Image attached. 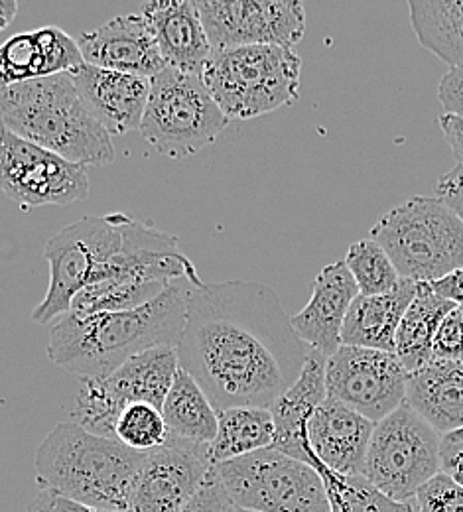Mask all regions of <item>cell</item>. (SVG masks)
<instances>
[{
	"instance_id": "6da1fadb",
	"label": "cell",
	"mask_w": 463,
	"mask_h": 512,
	"mask_svg": "<svg viewBox=\"0 0 463 512\" xmlns=\"http://www.w3.org/2000/svg\"><path fill=\"white\" fill-rule=\"evenodd\" d=\"M310 353L270 286L227 280L192 288L178 345L180 367L217 412L270 408L298 381Z\"/></svg>"
},
{
	"instance_id": "7a4b0ae2",
	"label": "cell",
	"mask_w": 463,
	"mask_h": 512,
	"mask_svg": "<svg viewBox=\"0 0 463 512\" xmlns=\"http://www.w3.org/2000/svg\"><path fill=\"white\" fill-rule=\"evenodd\" d=\"M192 288V282L178 280L136 310L69 312L50 329L48 359L81 379H89L111 375L148 349H178Z\"/></svg>"
},
{
	"instance_id": "3957f363",
	"label": "cell",
	"mask_w": 463,
	"mask_h": 512,
	"mask_svg": "<svg viewBox=\"0 0 463 512\" xmlns=\"http://www.w3.org/2000/svg\"><path fill=\"white\" fill-rule=\"evenodd\" d=\"M144 453L119 440L87 432L75 422L58 424L36 451L40 491L101 509L127 511Z\"/></svg>"
},
{
	"instance_id": "277c9868",
	"label": "cell",
	"mask_w": 463,
	"mask_h": 512,
	"mask_svg": "<svg viewBox=\"0 0 463 512\" xmlns=\"http://www.w3.org/2000/svg\"><path fill=\"white\" fill-rule=\"evenodd\" d=\"M0 115L4 128L69 162H115L111 134L89 113L69 73L2 87Z\"/></svg>"
},
{
	"instance_id": "5b68a950",
	"label": "cell",
	"mask_w": 463,
	"mask_h": 512,
	"mask_svg": "<svg viewBox=\"0 0 463 512\" xmlns=\"http://www.w3.org/2000/svg\"><path fill=\"white\" fill-rule=\"evenodd\" d=\"M300 73L290 48L241 46L213 52L201 77L229 121H249L298 101Z\"/></svg>"
},
{
	"instance_id": "8992f818",
	"label": "cell",
	"mask_w": 463,
	"mask_h": 512,
	"mask_svg": "<svg viewBox=\"0 0 463 512\" xmlns=\"http://www.w3.org/2000/svg\"><path fill=\"white\" fill-rule=\"evenodd\" d=\"M400 278L436 282L463 268V221L438 197H412L385 213L371 229Z\"/></svg>"
},
{
	"instance_id": "52a82bcc",
	"label": "cell",
	"mask_w": 463,
	"mask_h": 512,
	"mask_svg": "<svg viewBox=\"0 0 463 512\" xmlns=\"http://www.w3.org/2000/svg\"><path fill=\"white\" fill-rule=\"evenodd\" d=\"M150 83L140 134L162 156L172 160L194 156L229 125L201 75L166 67Z\"/></svg>"
},
{
	"instance_id": "ba28073f",
	"label": "cell",
	"mask_w": 463,
	"mask_h": 512,
	"mask_svg": "<svg viewBox=\"0 0 463 512\" xmlns=\"http://www.w3.org/2000/svg\"><path fill=\"white\" fill-rule=\"evenodd\" d=\"M213 471L237 509L253 512H331L322 475L276 448L261 449Z\"/></svg>"
},
{
	"instance_id": "9c48e42d",
	"label": "cell",
	"mask_w": 463,
	"mask_h": 512,
	"mask_svg": "<svg viewBox=\"0 0 463 512\" xmlns=\"http://www.w3.org/2000/svg\"><path fill=\"white\" fill-rule=\"evenodd\" d=\"M442 436L406 402L377 422L363 477L383 495L410 503L442 473Z\"/></svg>"
},
{
	"instance_id": "30bf717a",
	"label": "cell",
	"mask_w": 463,
	"mask_h": 512,
	"mask_svg": "<svg viewBox=\"0 0 463 512\" xmlns=\"http://www.w3.org/2000/svg\"><path fill=\"white\" fill-rule=\"evenodd\" d=\"M178 369L180 355L176 347H154L129 359L107 377L81 379L73 410L75 424L91 434L117 440L115 428L123 410L138 402L162 410Z\"/></svg>"
},
{
	"instance_id": "8fae6325",
	"label": "cell",
	"mask_w": 463,
	"mask_h": 512,
	"mask_svg": "<svg viewBox=\"0 0 463 512\" xmlns=\"http://www.w3.org/2000/svg\"><path fill=\"white\" fill-rule=\"evenodd\" d=\"M123 225L125 213L83 217L46 243L50 286L32 320L48 323L71 312L73 300L93 282L97 270L121 251Z\"/></svg>"
},
{
	"instance_id": "7c38bea8",
	"label": "cell",
	"mask_w": 463,
	"mask_h": 512,
	"mask_svg": "<svg viewBox=\"0 0 463 512\" xmlns=\"http://www.w3.org/2000/svg\"><path fill=\"white\" fill-rule=\"evenodd\" d=\"M0 186L20 209L67 207L89 195L85 166L69 162L2 127Z\"/></svg>"
},
{
	"instance_id": "4fadbf2b",
	"label": "cell",
	"mask_w": 463,
	"mask_h": 512,
	"mask_svg": "<svg viewBox=\"0 0 463 512\" xmlns=\"http://www.w3.org/2000/svg\"><path fill=\"white\" fill-rule=\"evenodd\" d=\"M408 379L397 353L365 347L341 345L326 367L328 396L375 424L406 402Z\"/></svg>"
},
{
	"instance_id": "5bb4252c",
	"label": "cell",
	"mask_w": 463,
	"mask_h": 512,
	"mask_svg": "<svg viewBox=\"0 0 463 512\" xmlns=\"http://www.w3.org/2000/svg\"><path fill=\"white\" fill-rule=\"evenodd\" d=\"M198 6L213 52L241 46L294 50L306 32V8L294 0H199Z\"/></svg>"
},
{
	"instance_id": "9a60e30c",
	"label": "cell",
	"mask_w": 463,
	"mask_h": 512,
	"mask_svg": "<svg viewBox=\"0 0 463 512\" xmlns=\"http://www.w3.org/2000/svg\"><path fill=\"white\" fill-rule=\"evenodd\" d=\"M209 448L168 440L144 453L129 512H182L209 481Z\"/></svg>"
},
{
	"instance_id": "2e32d148",
	"label": "cell",
	"mask_w": 463,
	"mask_h": 512,
	"mask_svg": "<svg viewBox=\"0 0 463 512\" xmlns=\"http://www.w3.org/2000/svg\"><path fill=\"white\" fill-rule=\"evenodd\" d=\"M375 426L373 420L328 396L308 424L314 469L326 467L341 477H361Z\"/></svg>"
},
{
	"instance_id": "e0dca14e",
	"label": "cell",
	"mask_w": 463,
	"mask_h": 512,
	"mask_svg": "<svg viewBox=\"0 0 463 512\" xmlns=\"http://www.w3.org/2000/svg\"><path fill=\"white\" fill-rule=\"evenodd\" d=\"M85 64L152 79L166 69L142 14H123L77 38Z\"/></svg>"
},
{
	"instance_id": "ac0fdd59",
	"label": "cell",
	"mask_w": 463,
	"mask_h": 512,
	"mask_svg": "<svg viewBox=\"0 0 463 512\" xmlns=\"http://www.w3.org/2000/svg\"><path fill=\"white\" fill-rule=\"evenodd\" d=\"M69 75L89 113L109 134L140 130L150 99V79L89 64Z\"/></svg>"
},
{
	"instance_id": "d6986e66",
	"label": "cell",
	"mask_w": 463,
	"mask_h": 512,
	"mask_svg": "<svg viewBox=\"0 0 463 512\" xmlns=\"http://www.w3.org/2000/svg\"><path fill=\"white\" fill-rule=\"evenodd\" d=\"M361 296L345 260L326 264L314 280L308 306L292 316V325L310 349L333 357L341 349V331L353 302Z\"/></svg>"
},
{
	"instance_id": "ffe728a7",
	"label": "cell",
	"mask_w": 463,
	"mask_h": 512,
	"mask_svg": "<svg viewBox=\"0 0 463 512\" xmlns=\"http://www.w3.org/2000/svg\"><path fill=\"white\" fill-rule=\"evenodd\" d=\"M140 14L146 18L166 67L190 75H203L213 56L196 0L144 2Z\"/></svg>"
},
{
	"instance_id": "44dd1931",
	"label": "cell",
	"mask_w": 463,
	"mask_h": 512,
	"mask_svg": "<svg viewBox=\"0 0 463 512\" xmlns=\"http://www.w3.org/2000/svg\"><path fill=\"white\" fill-rule=\"evenodd\" d=\"M85 64L75 38L56 26L22 32L4 42L0 50L2 87L34 79L71 73Z\"/></svg>"
},
{
	"instance_id": "7402d4cb",
	"label": "cell",
	"mask_w": 463,
	"mask_h": 512,
	"mask_svg": "<svg viewBox=\"0 0 463 512\" xmlns=\"http://www.w3.org/2000/svg\"><path fill=\"white\" fill-rule=\"evenodd\" d=\"M326 367L328 357L312 349L298 381L270 406L276 428L272 448L306 461L312 467L316 457L308 440V424L320 404L328 398Z\"/></svg>"
},
{
	"instance_id": "603a6c76",
	"label": "cell",
	"mask_w": 463,
	"mask_h": 512,
	"mask_svg": "<svg viewBox=\"0 0 463 512\" xmlns=\"http://www.w3.org/2000/svg\"><path fill=\"white\" fill-rule=\"evenodd\" d=\"M406 404L440 436L463 428V361L434 359L410 373Z\"/></svg>"
},
{
	"instance_id": "cb8c5ba5",
	"label": "cell",
	"mask_w": 463,
	"mask_h": 512,
	"mask_svg": "<svg viewBox=\"0 0 463 512\" xmlns=\"http://www.w3.org/2000/svg\"><path fill=\"white\" fill-rule=\"evenodd\" d=\"M418 284L402 278L389 294L359 296L347 314L341 345L395 353L398 325L418 294Z\"/></svg>"
},
{
	"instance_id": "d4e9b609",
	"label": "cell",
	"mask_w": 463,
	"mask_h": 512,
	"mask_svg": "<svg viewBox=\"0 0 463 512\" xmlns=\"http://www.w3.org/2000/svg\"><path fill=\"white\" fill-rule=\"evenodd\" d=\"M162 414L172 442L209 448L217 436L219 412L198 381L182 367L166 396Z\"/></svg>"
},
{
	"instance_id": "484cf974",
	"label": "cell",
	"mask_w": 463,
	"mask_h": 512,
	"mask_svg": "<svg viewBox=\"0 0 463 512\" xmlns=\"http://www.w3.org/2000/svg\"><path fill=\"white\" fill-rule=\"evenodd\" d=\"M458 306L438 296L428 282L418 284V294L408 306L397 331L398 359L408 373L430 365L434 357V337L450 312Z\"/></svg>"
},
{
	"instance_id": "4316f807",
	"label": "cell",
	"mask_w": 463,
	"mask_h": 512,
	"mask_svg": "<svg viewBox=\"0 0 463 512\" xmlns=\"http://www.w3.org/2000/svg\"><path fill=\"white\" fill-rule=\"evenodd\" d=\"M408 10L418 42L450 67H463V0H412Z\"/></svg>"
},
{
	"instance_id": "83f0119b",
	"label": "cell",
	"mask_w": 463,
	"mask_h": 512,
	"mask_svg": "<svg viewBox=\"0 0 463 512\" xmlns=\"http://www.w3.org/2000/svg\"><path fill=\"white\" fill-rule=\"evenodd\" d=\"M274 416L270 408L239 406L219 412L217 436L209 446L213 465L274 446Z\"/></svg>"
},
{
	"instance_id": "f1b7e54d",
	"label": "cell",
	"mask_w": 463,
	"mask_h": 512,
	"mask_svg": "<svg viewBox=\"0 0 463 512\" xmlns=\"http://www.w3.org/2000/svg\"><path fill=\"white\" fill-rule=\"evenodd\" d=\"M343 260L361 296L389 294L402 280L389 253L371 237L353 243Z\"/></svg>"
},
{
	"instance_id": "f546056e",
	"label": "cell",
	"mask_w": 463,
	"mask_h": 512,
	"mask_svg": "<svg viewBox=\"0 0 463 512\" xmlns=\"http://www.w3.org/2000/svg\"><path fill=\"white\" fill-rule=\"evenodd\" d=\"M322 475L331 512H414L408 503H398L375 489L363 475L341 477L330 469H318Z\"/></svg>"
},
{
	"instance_id": "4dcf8cb0",
	"label": "cell",
	"mask_w": 463,
	"mask_h": 512,
	"mask_svg": "<svg viewBox=\"0 0 463 512\" xmlns=\"http://www.w3.org/2000/svg\"><path fill=\"white\" fill-rule=\"evenodd\" d=\"M115 438L127 448L146 453L166 446L170 434L162 410L152 404L138 402L125 408L119 416Z\"/></svg>"
},
{
	"instance_id": "1f68e13d",
	"label": "cell",
	"mask_w": 463,
	"mask_h": 512,
	"mask_svg": "<svg viewBox=\"0 0 463 512\" xmlns=\"http://www.w3.org/2000/svg\"><path fill=\"white\" fill-rule=\"evenodd\" d=\"M414 501L420 512H463V485L440 473L418 491Z\"/></svg>"
},
{
	"instance_id": "d6a6232c",
	"label": "cell",
	"mask_w": 463,
	"mask_h": 512,
	"mask_svg": "<svg viewBox=\"0 0 463 512\" xmlns=\"http://www.w3.org/2000/svg\"><path fill=\"white\" fill-rule=\"evenodd\" d=\"M434 357L446 361H463V314L460 306L442 321L434 337Z\"/></svg>"
},
{
	"instance_id": "836d02e7",
	"label": "cell",
	"mask_w": 463,
	"mask_h": 512,
	"mask_svg": "<svg viewBox=\"0 0 463 512\" xmlns=\"http://www.w3.org/2000/svg\"><path fill=\"white\" fill-rule=\"evenodd\" d=\"M182 512H235V505L221 481L217 479L215 471H211L209 481Z\"/></svg>"
},
{
	"instance_id": "e575fe53",
	"label": "cell",
	"mask_w": 463,
	"mask_h": 512,
	"mask_svg": "<svg viewBox=\"0 0 463 512\" xmlns=\"http://www.w3.org/2000/svg\"><path fill=\"white\" fill-rule=\"evenodd\" d=\"M438 99L446 115L463 117V67H450L438 85Z\"/></svg>"
},
{
	"instance_id": "d590c367",
	"label": "cell",
	"mask_w": 463,
	"mask_h": 512,
	"mask_svg": "<svg viewBox=\"0 0 463 512\" xmlns=\"http://www.w3.org/2000/svg\"><path fill=\"white\" fill-rule=\"evenodd\" d=\"M436 197L463 221V164H456L438 180Z\"/></svg>"
},
{
	"instance_id": "8d00e7d4",
	"label": "cell",
	"mask_w": 463,
	"mask_h": 512,
	"mask_svg": "<svg viewBox=\"0 0 463 512\" xmlns=\"http://www.w3.org/2000/svg\"><path fill=\"white\" fill-rule=\"evenodd\" d=\"M442 473L463 485V428L442 436Z\"/></svg>"
},
{
	"instance_id": "74e56055",
	"label": "cell",
	"mask_w": 463,
	"mask_h": 512,
	"mask_svg": "<svg viewBox=\"0 0 463 512\" xmlns=\"http://www.w3.org/2000/svg\"><path fill=\"white\" fill-rule=\"evenodd\" d=\"M28 512H127V511H101L93 509L75 501H69L62 495L50 493V491H40L28 505Z\"/></svg>"
},
{
	"instance_id": "f35d334b",
	"label": "cell",
	"mask_w": 463,
	"mask_h": 512,
	"mask_svg": "<svg viewBox=\"0 0 463 512\" xmlns=\"http://www.w3.org/2000/svg\"><path fill=\"white\" fill-rule=\"evenodd\" d=\"M438 123H440L444 138H446L452 154L456 156L458 164H463V117L444 113V115H440Z\"/></svg>"
},
{
	"instance_id": "ab89813d",
	"label": "cell",
	"mask_w": 463,
	"mask_h": 512,
	"mask_svg": "<svg viewBox=\"0 0 463 512\" xmlns=\"http://www.w3.org/2000/svg\"><path fill=\"white\" fill-rule=\"evenodd\" d=\"M432 290L442 296L444 300L454 302L456 306H463V268L448 274L442 280H436L430 284Z\"/></svg>"
},
{
	"instance_id": "60d3db41",
	"label": "cell",
	"mask_w": 463,
	"mask_h": 512,
	"mask_svg": "<svg viewBox=\"0 0 463 512\" xmlns=\"http://www.w3.org/2000/svg\"><path fill=\"white\" fill-rule=\"evenodd\" d=\"M18 12V2L14 0H0V28H6Z\"/></svg>"
},
{
	"instance_id": "b9f144b4",
	"label": "cell",
	"mask_w": 463,
	"mask_h": 512,
	"mask_svg": "<svg viewBox=\"0 0 463 512\" xmlns=\"http://www.w3.org/2000/svg\"><path fill=\"white\" fill-rule=\"evenodd\" d=\"M235 512H253V511H245V509H237V507H235Z\"/></svg>"
},
{
	"instance_id": "7bdbcfd3",
	"label": "cell",
	"mask_w": 463,
	"mask_h": 512,
	"mask_svg": "<svg viewBox=\"0 0 463 512\" xmlns=\"http://www.w3.org/2000/svg\"><path fill=\"white\" fill-rule=\"evenodd\" d=\"M460 308H462V314H463V306H460Z\"/></svg>"
}]
</instances>
